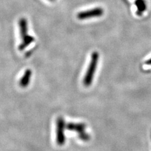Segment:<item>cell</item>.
<instances>
[{
	"instance_id": "obj_8",
	"label": "cell",
	"mask_w": 151,
	"mask_h": 151,
	"mask_svg": "<svg viewBox=\"0 0 151 151\" xmlns=\"http://www.w3.org/2000/svg\"><path fill=\"white\" fill-rule=\"evenodd\" d=\"M135 4L137 8V14L139 15H141L142 13L147 9V4H146L145 0H136Z\"/></svg>"
},
{
	"instance_id": "obj_11",
	"label": "cell",
	"mask_w": 151,
	"mask_h": 151,
	"mask_svg": "<svg viewBox=\"0 0 151 151\" xmlns=\"http://www.w3.org/2000/svg\"><path fill=\"white\" fill-rule=\"evenodd\" d=\"M49 1H53L54 0H49Z\"/></svg>"
},
{
	"instance_id": "obj_2",
	"label": "cell",
	"mask_w": 151,
	"mask_h": 151,
	"mask_svg": "<svg viewBox=\"0 0 151 151\" xmlns=\"http://www.w3.org/2000/svg\"><path fill=\"white\" fill-rule=\"evenodd\" d=\"M65 121L63 117H59L57 120V143L63 145L65 142L64 129L65 128Z\"/></svg>"
},
{
	"instance_id": "obj_7",
	"label": "cell",
	"mask_w": 151,
	"mask_h": 151,
	"mask_svg": "<svg viewBox=\"0 0 151 151\" xmlns=\"http://www.w3.org/2000/svg\"><path fill=\"white\" fill-rule=\"evenodd\" d=\"M35 41V39L34 37H32L31 35H28L25 37L23 38L22 39V43L20 44L18 47V49L19 50H23L26 47H27L30 44H31L32 42H34Z\"/></svg>"
},
{
	"instance_id": "obj_9",
	"label": "cell",
	"mask_w": 151,
	"mask_h": 151,
	"mask_svg": "<svg viewBox=\"0 0 151 151\" xmlns=\"http://www.w3.org/2000/svg\"><path fill=\"white\" fill-rule=\"evenodd\" d=\"M78 136H79V138L83 141H88L89 140V139H90V137H89V135L86 133V132H83V133L81 134H79Z\"/></svg>"
},
{
	"instance_id": "obj_3",
	"label": "cell",
	"mask_w": 151,
	"mask_h": 151,
	"mask_svg": "<svg viewBox=\"0 0 151 151\" xmlns=\"http://www.w3.org/2000/svg\"><path fill=\"white\" fill-rule=\"evenodd\" d=\"M104 13V10L102 8L97 7L87 11H84L79 12L78 14V18L79 20H86L94 17H101Z\"/></svg>"
},
{
	"instance_id": "obj_1",
	"label": "cell",
	"mask_w": 151,
	"mask_h": 151,
	"mask_svg": "<svg viewBox=\"0 0 151 151\" xmlns=\"http://www.w3.org/2000/svg\"><path fill=\"white\" fill-rule=\"evenodd\" d=\"M99 59V54L97 52H94L91 54L90 63L87 69V72L85 74L83 79V84L85 86L88 87L92 84L94 75L97 68V65Z\"/></svg>"
},
{
	"instance_id": "obj_5",
	"label": "cell",
	"mask_w": 151,
	"mask_h": 151,
	"mask_svg": "<svg viewBox=\"0 0 151 151\" xmlns=\"http://www.w3.org/2000/svg\"><path fill=\"white\" fill-rule=\"evenodd\" d=\"M32 74V72L30 69H27L25 70L22 78L20 80V83H19V84L22 88H27L28 86L30 81Z\"/></svg>"
},
{
	"instance_id": "obj_6",
	"label": "cell",
	"mask_w": 151,
	"mask_h": 151,
	"mask_svg": "<svg viewBox=\"0 0 151 151\" xmlns=\"http://www.w3.org/2000/svg\"><path fill=\"white\" fill-rule=\"evenodd\" d=\"M19 28H20V34L22 39L28 35V22L27 19L22 18L18 22Z\"/></svg>"
},
{
	"instance_id": "obj_4",
	"label": "cell",
	"mask_w": 151,
	"mask_h": 151,
	"mask_svg": "<svg viewBox=\"0 0 151 151\" xmlns=\"http://www.w3.org/2000/svg\"><path fill=\"white\" fill-rule=\"evenodd\" d=\"M65 128L70 131L76 132L79 135L85 132L86 125L83 123H69L65 125Z\"/></svg>"
},
{
	"instance_id": "obj_10",
	"label": "cell",
	"mask_w": 151,
	"mask_h": 151,
	"mask_svg": "<svg viewBox=\"0 0 151 151\" xmlns=\"http://www.w3.org/2000/svg\"><path fill=\"white\" fill-rule=\"evenodd\" d=\"M145 64H147V65H151V58L148 59L147 61L145 62Z\"/></svg>"
}]
</instances>
